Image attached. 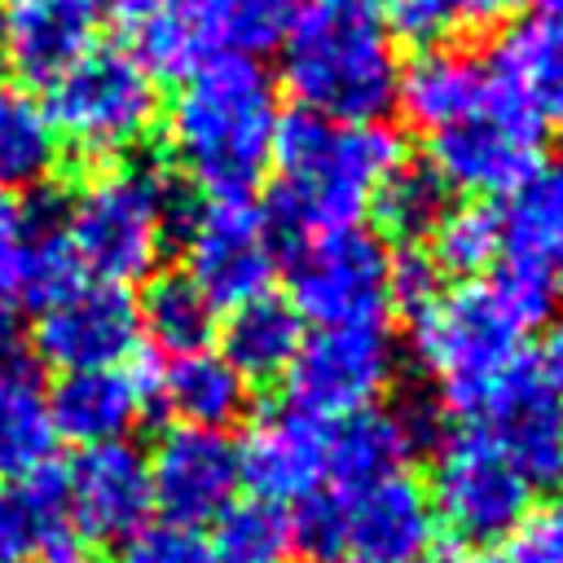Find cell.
<instances>
[{"label":"cell","mask_w":563,"mask_h":563,"mask_svg":"<svg viewBox=\"0 0 563 563\" xmlns=\"http://www.w3.org/2000/svg\"><path fill=\"white\" fill-rule=\"evenodd\" d=\"M136 343V299L114 282H75L35 317V356L57 365L62 374L128 365Z\"/></svg>","instance_id":"cell-12"},{"label":"cell","mask_w":563,"mask_h":563,"mask_svg":"<svg viewBox=\"0 0 563 563\" xmlns=\"http://www.w3.org/2000/svg\"><path fill=\"white\" fill-rule=\"evenodd\" d=\"M282 101L255 57H211L180 75L167 106V150L207 198H251L268 176Z\"/></svg>","instance_id":"cell-2"},{"label":"cell","mask_w":563,"mask_h":563,"mask_svg":"<svg viewBox=\"0 0 563 563\" xmlns=\"http://www.w3.org/2000/svg\"><path fill=\"white\" fill-rule=\"evenodd\" d=\"M62 158V141L48 123L44 101L0 79V194L44 189Z\"/></svg>","instance_id":"cell-28"},{"label":"cell","mask_w":563,"mask_h":563,"mask_svg":"<svg viewBox=\"0 0 563 563\" xmlns=\"http://www.w3.org/2000/svg\"><path fill=\"white\" fill-rule=\"evenodd\" d=\"M70 523L88 541H128L150 523V462L132 440H110L84 449L66 471Z\"/></svg>","instance_id":"cell-14"},{"label":"cell","mask_w":563,"mask_h":563,"mask_svg":"<svg viewBox=\"0 0 563 563\" xmlns=\"http://www.w3.org/2000/svg\"><path fill=\"white\" fill-rule=\"evenodd\" d=\"M400 158L396 132L383 123H334L308 110L282 114L268 163L273 229L295 238L352 229Z\"/></svg>","instance_id":"cell-3"},{"label":"cell","mask_w":563,"mask_h":563,"mask_svg":"<svg viewBox=\"0 0 563 563\" xmlns=\"http://www.w3.org/2000/svg\"><path fill=\"white\" fill-rule=\"evenodd\" d=\"M53 435L92 449L110 440H128V431L145 418L154 400V374H141L132 365H106V369H70L44 391Z\"/></svg>","instance_id":"cell-19"},{"label":"cell","mask_w":563,"mask_h":563,"mask_svg":"<svg viewBox=\"0 0 563 563\" xmlns=\"http://www.w3.org/2000/svg\"><path fill=\"white\" fill-rule=\"evenodd\" d=\"M220 356L246 378V383H268L282 378L303 343V317L295 312L290 299L264 290L246 303H233L224 325H220Z\"/></svg>","instance_id":"cell-25"},{"label":"cell","mask_w":563,"mask_h":563,"mask_svg":"<svg viewBox=\"0 0 563 563\" xmlns=\"http://www.w3.org/2000/svg\"><path fill=\"white\" fill-rule=\"evenodd\" d=\"M119 563H220L211 537L185 523H145L123 541Z\"/></svg>","instance_id":"cell-35"},{"label":"cell","mask_w":563,"mask_h":563,"mask_svg":"<svg viewBox=\"0 0 563 563\" xmlns=\"http://www.w3.org/2000/svg\"><path fill=\"white\" fill-rule=\"evenodd\" d=\"M176 211V189L158 167L114 163L92 172L70 194L62 207V229L79 268H88L97 282L132 286L158 268L163 246L180 224Z\"/></svg>","instance_id":"cell-5"},{"label":"cell","mask_w":563,"mask_h":563,"mask_svg":"<svg viewBox=\"0 0 563 563\" xmlns=\"http://www.w3.org/2000/svg\"><path fill=\"white\" fill-rule=\"evenodd\" d=\"M18 229H22V207L9 194H0V268L13 251V242H18Z\"/></svg>","instance_id":"cell-39"},{"label":"cell","mask_w":563,"mask_h":563,"mask_svg":"<svg viewBox=\"0 0 563 563\" xmlns=\"http://www.w3.org/2000/svg\"><path fill=\"white\" fill-rule=\"evenodd\" d=\"M352 563H361V559H352Z\"/></svg>","instance_id":"cell-46"},{"label":"cell","mask_w":563,"mask_h":563,"mask_svg":"<svg viewBox=\"0 0 563 563\" xmlns=\"http://www.w3.org/2000/svg\"><path fill=\"white\" fill-rule=\"evenodd\" d=\"M422 559L427 563H484L479 554H471V545H457V541L453 545H440V550H427Z\"/></svg>","instance_id":"cell-40"},{"label":"cell","mask_w":563,"mask_h":563,"mask_svg":"<svg viewBox=\"0 0 563 563\" xmlns=\"http://www.w3.org/2000/svg\"><path fill=\"white\" fill-rule=\"evenodd\" d=\"M427 501L457 545H497L532 510V479L484 431L466 427L435 440Z\"/></svg>","instance_id":"cell-8"},{"label":"cell","mask_w":563,"mask_h":563,"mask_svg":"<svg viewBox=\"0 0 563 563\" xmlns=\"http://www.w3.org/2000/svg\"><path fill=\"white\" fill-rule=\"evenodd\" d=\"M321 4H339V9H356V13H378L383 0H321Z\"/></svg>","instance_id":"cell-43"},{"label":"cell","mask_w":563,"mask_h":563,"mask_svg":"<svg viewBox=\"0 0 563 563\" xmlns=\"http://www.w3.org/2000/svg\"><path fill=\"white\" fill-rule=\"evenodd\" d=\"M528 4H541V0H475V13L484 22V18H497V13H519Z\"/></svg>","instance_id":"cell-42"},{"label":"cell","mask_w":563,"mask_h":563,"mask_svg":"<svg viewBox=\"0 0 563 563\" xmlns=\"http://www.w3.org/2000/svg\"><path fill=\"white\" fill-rule=\"evenodd\" d=\"M282 79L308 114L334 123H378L396 110V40L378 13L317 4L299 13L286 35Z\"/></svg>","instance_id":"cell-4"},{"label":"cell","mask_w":563,"mask_h":563,"mask_svg":"<svg viewBox=\"0 0 563 563\" xmlns=\"http://www.w3.org/2000/svg\"><path fill=\"white\" fill-rule=\"evenodd\" d=\"M154 400H163L185 427L229 431L251 409V383L216 347H198V352L172 356L154 374Z\"/></svg>","instance_id":"cell-24"},{"label":"cell","mask_w":563,"mask_h":563,"mask_svg":"<svg viewBox=\"0 0 563 563\" xmlns=\"http://www.w3.org/2000/svg\"><path fill=\"white\" fill-rule=\"evenodd\" d=\"M440 290H444V282H440V268L431 264L427 251L405 246L400 255H391V303L418 312V308L431 303Z\"/></svg>","instance_id":"cell-37"},{"label":"cell","mask_w":563,"mask_h":563,"mask_svg":"<svg viewBox=\"0 0 563 563\" xmlns=\"http://www.w3.org/2000/svg\"><path fill=\"white\" fill-rule=\"evenodd\" d=\"M554 286L528 260L501 255L493 277L444 286L413 312V361L435 383V405L471 418L523 361V339L550 312Z\"/></svg>","instance_id":"cell-1"},{"label":"cell","mask_w":563,"mask_h":563,"mask_svg":"<svg viewBox=\"0 0 563 563\" xmlns=\"http://www.w3.org/2000/svg\"><path fill=\"white\" fill-rule=\"evenodd\" d=\"M545 163V119L501 79L457 123L427 136V167L444 189L471 198H515Z\"/></svg>","instance_id":"cell-7"},{"label":"cell","mask_w":563,"mask_h":563,"mask_svg":"<svg viewBox=\"0 0 563 563\" xmlns=\"http://www.w3.org/2000/svg\"><path fill=\"white\" fill-rule=\"evenodd\" d=\"M532 365H537V374L550 383V391L563 400V317L545 325V334H541V347H537Z\"/></svg>","instance_id":"cell-38"},{"label":"cell","mask_w":563,"mask_h":563,"mask_svg":"<svg viewBox=\"0 0 563 563\" xmlns=\"http://www.w3.org/2000/svg\"><path fill=\"white\" fill-rule=\"evenodd\" d=\"M150 462V493L154 510L167 515V523L198 528L216 519L229 501H238V444L224 431L207 427H167L154 444Z\"/></svg>","instance_id":"cell-13"},{"label":"cell","mask_w":563,"mask_h":563,"mask_svg":"<svg viewBox=\"0 0 563 563\" xmlns=\"http://www.w3.org/2000/svg\"><path fill=\"white\" fill-rule=\"evenodd\" d=\"M211 550L220 563H286V554L295 550L290 510L277 501H260V497L229 501L216 515Z\"/></svg>","instance_id":"cell-32"},{"label":"cell","mask_w":563,"mask_h":563,"mask_svg":"<svg viewBox=\"0 0 563 563\" xmlns=\"http://www.w3.org/2000/svg\"><path fill=\"white\" fill-rule=\"evenodd\" d=\"M378 13H387V31L413 40L418 48L449 44L457 31L479 22L475 0H383Z\"/></svg>","instance_id":"cell-33"},{"label":"cell","mask_w":563,"mask_h":563,"mask_svg":"<svg viewBox=\"0 0 563 563\" xmlns=\"http://www.w3.org/2000/svg\"><path fill=\"white\" fill-rule=\"evenodd\" d=\"M185 251V277L216 303L233 308L273 286L277 229L251 198H202L176 224Z\"/></svg>","instance_id":"cell-10"},{"label":"cell","mask_w":563,"mask_h":563,"mask_svg":"<svg viewBox=\"0 0 563 563\" xmlns=\"http://www.w3.org/2000/svg\"><path fill=\"white\" fill-rule=\"evenodd\" d=\"M343 497V541L361 563H413L435 541V515L427 488L405 471L365 488H339Z\"/></svg>","instance_id":"cell-18"},{"label":"cell","mask_w":563,"mask_h":563,"mask_svg":"<svg viewBox=\"0 0 563 563\" xmlns=\"http://www.w3.org/2000/svg\"><path fill=\"white\" fill-rule=\"evenodd\" d=\"M497 88V75L488 57L462 48V44H427L413 53L409 66H400L396 84V110L422 132L435 136L462 114H471L488 92Z\"/></svg>","instance_id":"cell-22"},{"label":"cell","mask_w":563,"mask_h":563,"mask_svg":"<svg viewBox=\"0 0 563 563\" xmlns=\"http://www.w3.org/2000/svg\"><path fill=\"white\" fill-rule=\"evenodd\" d=\"M9 66V53H4V26H0V70Z\"/></svg>","instance_id":"cell-44"},{"label":"cell","mask_w":563,"mask_h":563,"mask_svg":"<svg viewBox=\"0 0 563 563\" xmlns=\"http://www.w3.org/2000/svg\"><path fill=\"white\" fill-rule=\"evenodd\" d=\"M497 563H563V501L528 510Z\"/></svg>","instance_id":"cell-36"},{"label":"cell","mask_w":563,"mask_h":563,"mask_svg":"<svg viewBox=\"0 0 563 563\" xmlns=\"http://www.w3.org/2000/svg\"><path fill=\"white\" fill-rule=\"evenodd\" d=\"M325 427L295 405L260 413L238 444V475L251 497L286 506L325 488Z\"/></svg>","instance_id":"cell-16"},{"label":"cell","mask_w":563,"mask_h":563,"mask_svg":"<svg viewBox=\"0 0 563 563\" xmlns=\"http://www.w3.org/2000/svg\"><path fill=\"white\" fill-rule=\"evenodd\" d=\"M101 18L106 0H0L9 66L31 84H53L97 48Z\"/></svg>","instance_id":"cell-20"},{"label":"cell","mask_w":563,"mask_h":563,"mask_svg":"<svg viewBox=\"0 0 563 563\" xmlns=\"http://www.w3.org/2000/svg\"><path fill=\"white\" fill-rule=\"evenodd\" d=\"M290 541L295 550H303L312 563H339L347 559V541H343V497L339 488H317L303 501H295L290 515Z\"/></svg>","instance_id":"cell-34"},{"label":"cell","mask_w":563,"mask_h":563,"mask_svg":"<svg viewBox=\"0 0 563 563\" xmlns=\"http://www.w3.org/2000/svg\"><path fill=\"white\" fill-rule=\"evenodd\" d=\"M475 431H484L532 484L559 475L563 462V400L537 374L532 361H519L501 387L475 413Z\"/></svg>","instance_id":"cell-17"},{"label":"cell","mask_w":563,"mask_h":563,"mask_svg":"<svg viewBox=\"0 0 563 563\" xmlns=\"http://www.w3.org/2000/svg\"><path fill=\"white\" fill-rule=\"evenodd\" d=\"M501 229H506L501 255H515L541 268L559 295L563 290V158L541 163V172L515 194L510 211L501 216Z\"/></svg>","instance_id":"cell-27"},{"label":"cell","mask_w":563,"mask_h":563,"mask_svg":"<svg viewBox=\"0 0 563 563\" xmlns=\"http://www.w3.org/2000/svg\"><path fill=\"white\" fill-rule=\"evenodd\" d=\"M53 440L57 435L48 422V400L31 356H22L18 347L0 352V479L48 466Z\"/></svg>","instance_id":"cell-26"},{"label":"cell","mask_w":563,"mask_h":563,"mask_svg":"<svg viewBox=\"0 0 563 563\" xmlns=\"http://www.w3.org/2000/svg\"><path fill=\"white\" fill-rule=\"evenodd\" d=\"M440 440V405H369L361 413L334 418L325 427V484L330 488H365Z\"/></svg>","instance_id":"cell-15"},{"label":"cell","mask_w":563,"mask_h":563,"mask_svg":"<svg viewBox=\"0 0 563 563\" xmlns=\"http://www.w3.org/2000/svg\"><path fill=\"white\" fill-rule=\"evenodd\" d=\"M488 66L523 106L563 123V0H541L537 13L510 22Z\"/></svg>","instance_id":"cell-23"},{"label":"cell","mask_w":563,"mask_h":563,"mask_svg":"<svg viewBox=\"0 0 563 563\" xmlns=\"http://www.w3.org/2000/svg\"><path fill=\"white\" fill-rule=\"evenodd\" d=\"M0 563H84L66 506V471L53 462L0 479Z\"/></svg>","instance_id":"cell-21"},{"label":"cell","mask_w":563,"mask_h":563,"mask_svg":"<svg viewBox=\"0 0 563 563\" xmlns=\"http://www.w3.org/2000/svg\"><path fill=\"white\" fill-rule=\"evenodd\" d=\"M48 123L62 145L84 158H119L136 150L158 114V84L154 70L119 44L88 48L75 66H66L48 84Z\"/></svg>","instance_id":"cell-6"},{"label":"cell","mask_w":563,"mask_h":563,"mask_svg":"<svg viewBox=\"0 0 563 563\" xmlns=\"http://www.w3.org/2000/svg\"><path fill=\"white\" fill-rule=\"evenodd\" d=\"M290 303L303 321L321 325H383L391 303V251L378 233L334 229L299 238L286 260Z\"/></svg>","instance_id":"cell-9"},{"label":"cell","mask_w":563,"mask_h":563,"mask_svg":"<svg viewBox=\"0 0 563 563\" xmlns=\"http://www.w3.org/2000/svg\"><path fill=\"white\" fill-rule=\"evenodd\" d=\"M506 251V229L501 216L484 202H466V207H449L435 229L427 233V255L440 268V277H479L488 273Z\"/></svg>","instance_id":"cell-31"},{"label":"cell","mask_w":563,"mask_h":563,"mask_svg":"<svg viewBox=\"0 0 563 563\" xmlns=\"http://www.w3.org/2000/svg\"><path fill=\"white\" fill-rule=\"evenodd\" d=\"M559 484H563V462H559Z\"/></svg>","instance_id":"cell-45"},{"label":"cell","mask_w":563,"mask_h":563,"mask_svg":"<svg viewBox=\"0 0 563 563\" xmlns=\"http://www.w3.org/2000/svg\"><path fill=\"white\" fill-rule=\"evenodd\" d=\"M18 347V308L9 299H0V352Z\"/></svg>","instance_id":"cell-41"},{"label":"cell","mask_w":563,"mask_h":563,"mask_svg":"<svg viewBox=\"0 0 563 563\" xmlns=\"http://www.w3.org/2000/svg\"><path fill=\"white\" fill-rule=\"evenodd\" d=\"M136 321H141V334L172 361V356L211 347L216 303L185 273H158L136 303Z\"/></svg>","instance_id":"cell-29"},{"label":"cell","mask_w":563,"mask_h":563,"mask_svg":"<svg viewBox=\"0 0 563 563\" xmlns=\"http://www.w3.org/2000/svg\"><path fill=\"white\" fill-rule=\"evenodd\" d=\"M396 343L383 325H321L303 334L286 369L290 405L321 422L361 413L396 383Z\"/></svg>","instance_id":"cell-11"},{"label":"cell","mask_w":563,"mask_h":563,"mask_svg":"<svg viewBox=\"0 0 563 563\" xmlns=\"http://www.w3.org/2000/svg\"><path fill=\"white\" fill-rule=\"evenodd\" d=\"M444 211H449V189H444V180H440L427 163H405V158H400V163L383 176V185L374 189L365 216H374L378 238H391V242L413 246V242H422V238L435 229V220H440Z\"/></svg>","instance_id":"cell-30"}]
</instances>
